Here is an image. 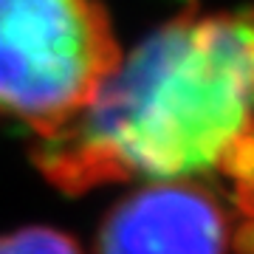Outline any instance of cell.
<instances>
[{
    "mask_svg": "<svg viewBox=\"0 0 254 254\" xmlns=\"http://www.w3.org/2000/svg\"><path fill=\"white\" fill-rule=\"evenodd\" d=\"M122 54L102 0H0V116L54 136L99 96Z\"/></svg>",
    "mask_w": 254,
    "mask_h": 254,
    "instance_id": "2",
    "label": "cell"
},
{
    "mask_svg": "<svg viewBox=\"0 0 254 254\" xmlns=\"http://www.w3.org/2000/svg\"><path fill=\"white\" fill-rule=\"evenodd\" d=\"M37 141L34 161L65 192L229 178L254 195V6L161 23L71 125Z\"/></svg>",
    "mask_w": 254,
    "mask_h": 254,
    "instance_id": "1",
    "label": "cell"
},
{
    "mask_svg": "<svg viewBox=\"0 0 254 254\" xmlns=\"http://www.w3.org/2000/svg\"><path fill=\"white\" fill-rule=\"evenodd\" d=\"M235 212L203 178L141 181L102 218L93 254H237Z\"/></svg>",
    "mask_w": 254,
    "mask_h": 254,
    "instance_id": "3",
    "label": "cell"
},
{
    "mask_svg": "<svg viewBox=\"0 0 254 254\" xmlns=\"http://www.w3.org/2000/svg\"><path fill=\"white\" fill-rule=\"evenodd\" d=\"M0 254H85V249L63 229L23 226L0 235Z\"/></svg>",
    "mask_w": 254,
    "mask_h": 254,
    "instance_id": "4",
    "label": "cell"
}]
</instances>
